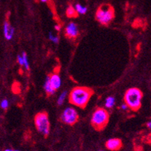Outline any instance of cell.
Wrapping results in <instances>:
<instances>
[{"mask_svg": "<svg viewBox=\"0 0 151 151\" xmlns=\"http://www.w3.org/2000/svg\"><path fill=\"white\" fill-rule=\"evenodd\" d=\"M93 95V90L85 86H76L69 94L71 104L79 108H84Z\"/></svg>", "mask_w": 151, "mask_h": 151, "instance_id": "1", "label": "cell"}, {"mask_svg": "<svg viewBox=\"0 0 151 151\" xmlns=\"http://www.w3.org/2000/svg\"><path fill=\"white\" fill-rule=\"evenodd\" d=\"M143 93L139 89L132 87L126 92L124 101L127 106L132 111H138L141 106Z\"/></svg>", "mask_w": 151, "mask_h": 151, "instance_id": "2", "label": "cell"}, {"mask_svg": "<svg viewBox=\"0 0 151 151\" xmlns=\"http://www.w3.org/2000/svg\"><path fill=\"white\" fill-rule=\"evenodd\" d=\"M109 120V114L104 108H98L95 111L91 118L92 126L96 130H102Z\"/></svg>", "mask_w": 151, "mask_h": 151, "instance_id": "3", "label": "cell"}, {"mask_svg": "<svg viewBox=\"0 0 151 151\" xmlns=\"http://www.w3.org/2000/svg\"><path fill=\"white\" fill-rule=\"evenodd\" d=\"M114 10L110 5H102L99 8L96 12V19L102 25H108L114 19Z\"/></svg>", "mask_w": 151, "mask_h": 151, "instance_id": "4", "label": "cell"}, {"mask_svg": "<svg viewBox=\"0 0 151 151\" xmlns=\"http://www.w3.org/2000/svg\"><path fill=\"white\" fill-rule=\"evenodd\" d=\"M35 124L37 129L45 136H47L50 133V125L48 116L45 112L37 114L35 116Z\"/></svg>", "mask_w": 151, "mask_h": 151, "instance_id": "5", "label": "cell"}, {"mask_svg": "<svg viewBox=\"0 0 151 151\" xmlns=\"http://www.w3.org/2000/svg\"><path fill=\"white\" fill-rule=\"evenodd\" d=\"M61 120L65 124L72 126L78 120V112L75 108L71 107L65 108L61 115Z\"/></svg>", "mask_w": 151, "mask_h": 151, "instance_id": "6", "label": "cell"}, {"mask_svg": "<svg viewBox=\"0 0 151 151\" xmlns=\"http://www.w3.org/2000/svg\"><path fill=\"white\" fill-rule=\"evenodd\" d=\"M107 149L111 151H116L119 150L123 146V143L121 140L119 138H111L107 141L105 144Z\"/></svg>", "mask_w": 151, "mask_h": 151, "instance_id": "7", "label": "cell"}, {"mask_svg": "<svg viewBox=\"0 0 151 151\" xmlns=\"http://www.w3.org/2000/svg\"><path fill=\"white\" fill-rule=\"evenodd\" d=\"M78 26L75 23H70L65 28V35L69 38H76L78 37Z\"/></svg>", "mask_w": 151, "mask_h": 151, "instance_id": "8", "label": "cell"}, {"mask_svg": "<svg viewBox=\"0 0 151 151\" xmlns=\"http://www.w3.org/2000/svg\"><path fill=\"white\" fill-rule=\"evenodd\" d=\"M4 36L7 40H12L14 33V29L12 27L9 21H5L3 26Z\"/></svg>", "mask_w": 151, "mask_h": 151, "instance_id": "9", "label": "cell"}, {"mask_svg": "<svg viewBox=\"0 0 151 151\" xmlns=\"http://www.w3.org/2000/svg\"><path fill=\"white\" fill-rule=\"evenodd\" d=\"M48 78L50 85H51V86L55 90H58L61 86L62 81L58 74H53V75H49Z\"/></svg>", "mask_w": 151, "mask_h": 151, "instance_id": "10", "label": "cell"}, {"mask_svg": "<svg viewBox=\"0 0 151 151\" xmlns=\"http://www.w3.org/2000/svg\"><path fill=\"white\" fill-rule=\"evenodd\" d=\"M44 88H45V92L47 93V95H53L54 94L56 90L53 88L50 85V82H49V78L48 76L47 77L46 79H45V85H44Z\"/></svg>", "mask_w": 151, "mask_h": 151, "instance_id": "11", "label": "cell"}, {"mask_svg": "<svg viewBox=\"0 0 151 151\" xmlns=\"http://www.w3.org/2000/svg\"><path fill=\"white\" fill-rule=\"evenodd\" d=\"M75 9L77 13H78V14H85L86 13V12H87V8L83 6L81 4H77L75 5Z\"/></svg>", "mask_w": 151, "mask_h": 151, "instance_id": "12", "label": "cell"}, {"mask_svg": "<svg viewBox=\"0 0 151 151\" xmlns=\"http://www.w3.org/2000/svg\"><path fill=\"white\" fill-rule=\"evenodd\" d=\"M66 14L68 17H78V13L75 11V8L72 6H68L66 10Z\"/></svg>", "mask_w": 151, "mask_h": 151, "instance_id": "13", "label": "cell"}, {"mask_svg": "<svg viewBox=\"0 0 151 151\" xmlns=\"http://www.w3.org/2000/svg\"><path fill=\"white\" fill-rule=\"evenodd\" d=\"M115 105V99L112 96H109L105 100V107L107 108H113Z\"/></svg>", "mask_w": 151, "mask_h": 151, "instance_id": "14", "label": "cell"}, {"mask_svg": "<svg viewBox=\"0 0 151 151\" xmlns=\"http://www.w3.org/2000/svg\"><path fill=\"white\" fill-rule=\"evenodd\" d=\"M67 91H63V93L60 94V96H59L58 99H57V104H58L59 105H62L63 104V102L65 101V98H66L67 96Z\"/></svg>", "mask_w": 151, "mask_h": 151, "instance_id": "15", "label": "cell"}, {"mask_svg": "<svg viewBox=\"0 0 151 151\" xmlns=\"http://www.w3.org/2000/svg\"><path fill=\"white\" fill-rule=\"evenodd\" d=\"M21 56L22 57H23V66L25 67L26 69L29 70V63L27 54L25 53V52H23V54H22Z\"/></svg>", "mask_w": 151, "mask_h": 151, "instance_id": "16", "label": "cell"}, {"mask_svg": "<svg viewBox=\"0 0 151 151\" xmlns=\"http://www.w3.org/2000/svg\"><path fill=\"white\" fill-rule=\"evenodd\" d=\"M0 106H1V108L4 110L8 109V108H9V101H8L7 99L2 100V101H1V103H0Z\"/></svg>", "mask_w": 151, "mask_h": 151, "instance_id": "17", "label": "cell"}, {"mask_svg": "<svg viewBox=\"0 0 151 151\" xmlns=\"http://www.w3.org/2000/svg\"><path fill=\"white\" fill-rule=\"evenodd\" d=\"M48 37H49V39H50L51 42H53V43H55V44L59 43V37L53 35V34H52L51 32H50V33H49Z\"/></svg>", "mask_w": 151, "mask_h": 151, "instance_id": "18", "label": "cell"}, {"mask_svg": "<svg viewBox=\"0 0 151 151\" xmlns=\"http://www.w3.org/2000/svg\"><path fill=\"white\" fill-rule=\"evenodd\" d=\"M17 62H18V63L20 64V65L23 66V60L21 55H18V56H17Z\"/></svg>", "mask_w": 151, "mask_h": 151, "instance_id": "19", "label": "cell"}, {"mask_svg": "<svg viewBox=\"0 0 151 151\" xmlns=\"http://www.w3.org/2000/svg\"><path fill=\"white\" fill-rule=\"evenodd\" d=\"M121 108L123 110H124V111H126V110L129 108V107L127 106V105H126V103H125V104H123V105H121Z\"/></svg>", "mask_w": 151, "mask_h": 151, "instance_id": "20", "label": "cell"}, {"mask_svg": "<svg viewBox=\"0 0 151 151\" xmlns=\"http://www.w3.org/2000/svg\"><path fill=\"white\" fill-rule=\"evenodd\" d=\"M147 126L149 129L151 128V122L150 121H149L148 123H147Z\"/></svg>", "mask_w": 151, "mask_h": 151, "instance_id": "21", "label": "cell"}, {"mask_svg": "<svg viewBox=\"0 0 151 151\" xmlns=\"http://www.w3.org/2000/svg\"><path fill=\"white\" fill-rule=\"evenodd\" d=\"M55 29H56L57 30H58V31H60V26H58V25H56V26H55Z\"/></svg>", "mask_w": 151, "mask_h": 151, "instance_id": "22", "label": "cell"}, {"mask_svg": "<svg viewBox=\"0 0 151 151\" xmlns=\"http://www.w3.org/2000/svg\"><path fill=\"white\" fill-rule=\"evenodd\" d=\"M5 151H19V150H12V149H7V150H5Z\"/></svg>", "mask_w": 151, "mask_h": 151, "instance_id": "23", "label": "cell"}, {"mask_svg": "<svg viewBox=\"0 0 151 151\" xmlns=\"http://www.w3.org/2000/svg\"><path fill=\"white\" fill-rule=\"evenodd\" d=\"M41 1H42V2H47V1H48V0H41Z\"/></svg>", "mask_w": 151, "mask_h": 151, "instance_id": "24", "label": "cell"}, {"mask_svg": "<svg viewBox=\"0 0 151 151\" xmlns=\"http://www.w3.org/2000/svg\"><path fill=\"white\" fill-rule=\"evenodd\" d=\"M100 151H102V150H100Z\"/></svg>", "mask_w": 151, "mask_h": 151, "instance_id": "25", "label": "cell"}]
</instances>
